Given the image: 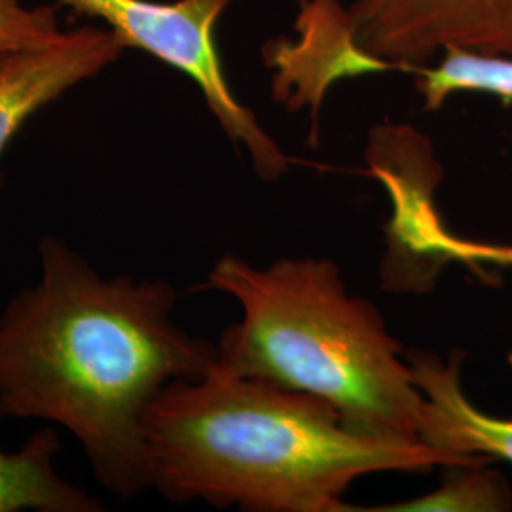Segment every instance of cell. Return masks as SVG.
I'll return each mask as SVG.
<instances>
[{"label":"cell","mask_w":512,"mask_h":512,"mask_svg":"<svg viewBox=\"0 0 512 512\" xmlns=\"http://www.w3.org/2000/svg\"><path fill=\"white\" fill-rule=\"evenodd\" d=\"M37 283L0 313V418L67 429L112 494L150 488L145 418L165 387L200 378L217 346L175 321L167 281L105 277L63 239L38 245Z\"/></svg>","instance_id":"obj_1"},{"label":"cell","mask_w":512,"mask_h":512,"mask_svg":"<svg viewBox=\"0 0 512 512\" xmlns=\"http://www.w3.org/2000/svg\"><path fill=\"white\" fill-rule=\"evenodd\" d=\"M145 444L150 488L167 499L256 512L353 511L344 494L363 476L488 463L359 435L329 403L217 363L165 387Z\"/></svg>","instance_id":"obj_2"},{"label":"cell","mask_w":512,"mask_h":512,"mask_svg":"<svg viewBox=\"0 0 512 512\" xmlns=\"http://www.w3.org/2000/svg\"><path fill=\"white\" fill-rule=\"evenodd\" d=\"M207 287L236 298L217 365L329 403L349 429L385 442H423V393L401 344L370 302L351 296L327 258L255 268L220 258Z\"/></svg>","instance_id":"obj_3"},{"label":"cell","mask_w":512,"mask_h":512,"mask_svg":"<svg viewBox=\"0 0 512 512\" xmlns=\"http://www.w3.org/2000/svg\"><path fill=\"white\" fill-rule=\"evenodd\" d=\"M80 16L105 21L124 48H137L186 74L228 139L247 150L258 177L274 181L293 164L228 84L215 29L232 0H57Z\"/></svg>","instance_id":"obj_4"},{"label":"cell","mask_w":512,"mask_h":512,"mask_svg":"<svg viewBox=\"0 0 512 512\" xmlns=\"http://www.w3.org/2000/svg\"><path fill=\"white\" fill-rule=\"evenodd\" d=\"M355 42L412 73L448 46L512 55V0H351Z\"/></svg>","instance_id":"obj_5"},{"label":"cell","mask_w":512,"mask_h":512,"mask_svg":"<svg viewBox=\"0 0 512 512\" xmlns=\"http://www.w3.org/2000/svg\"><path fill=\"white\" fill-rule=\"evenodd\" d=\"M122 52L116 35L97 27L61 31L44 44L0 52V156L33 114L101 73Z\"/></svg>","instance_id":"obj_6"},{"label":"cell","mask_w":512,"mask_h":512,"mask_svg":"<svg viewBox=\"0 0 512 512\" xmlns=\"http://www.w3.org/2000/svg\"><path fill=\"white\" fill-rule=\"evenodd\" d=\"M423 393L421 440L467 458L512 463V420L494 418L471 403L461 385V355L406 353Z\"/></svg>","instance_id":"obj_7"},{"label":"cell","mask_w":512,"mask_h":512,"mask_svg":"<svg viewBox=\"0 0 512 512\" xmlns=\"http://www.w3.org/2000/svg\"><path fill=\"white\" fill-rule=\"evenodd\" d=\"M59 435L42 429L16 452L0 448V512H99L103 503L55 471Z\"/></svg>","instance_id":"obj_8"},{"label":"cell","mask_w":512,"mask_h":512,"mask_svg":"<svg viewBox=\"0 0 512 512\" xmlns=\"http://www.w3.org/2000/svg\"><path fill=\"white\" fill-rule=\"evenodd\" d=\"M410 74L425 110H439L454 93H488L512 103V55L448 46L437 65H421Z\"/></svg>","instance_id":"obj_9"},{"label":"cell","mask_w":512,"mask_h":512,"mask_svg":"<svg viewBox=\"0 0 512 512\" xmlns=\"http://www.w3.org/2000/svg\"><path fill=\"white\" fill-rule=\"evenodd\" d=\"M450 475L437 490L416 499L374 507L378 512H495L511 511L512 492L505 476L488 471L486 463L450 465Z\"/></svg>","instance_id":"obj_10"},{"label":"cell","mask_w":512,"mask_h":512,"mask_svg":"<svg viewBox=\"0 0 512 512\" xmlns=\"http://www.w3.org/2000/svg\"><path fill=\"white\" fill-rule=\"evenodd\" d=\"M61 33L54 6L0 0V52L38 46Z\"/></svg>","instance_id":"obj_11"},{"label":"cell","mask_w":512,"mask_h":512,"mask_svg":"<svg viewBox=\"0 0 512 512\" xmlns=\"http://www.w3.org/2000/svg\"><path fill=\"white\" fill-rule=\"evenodd\" d=\"M429 255L440 266L444 262H463V264H495L512 266V245H495L471 239L456 238L446 228H442L433 239Z\"/></svg>","instance_id":"obj_12"}]
</instances>
